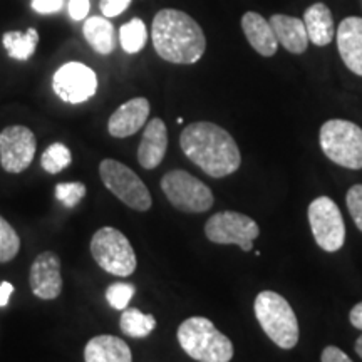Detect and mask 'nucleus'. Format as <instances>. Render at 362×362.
Here are the masks:
<instances>
[{
  "instance_id": "1",
  "label": "nucleus",
  "mask_w": 362,
  "mask_h": 362,
  "mask_svg": "<svg viewBox=\"0 0 362 362\" xmlns=\"http://www.w3.org/2000/svg\"><path fill=\"white\" fill-rule=\"evenodd\" d=\"M181 151L211 178H225L242 165L238 144L232 134L215 123L188 124L180 136Z\"/></svg>"
},
{
  "instance_id": "2",
  "label": "nucleus",
  "mask_w": 362,
  "mask_h": 362,
  "mask_svg": "<svg viewBox=\"0 0 362 362\" xmlns=\"http://www.w3.org/2000/svg\"><path fill=\"white\" fill-rule=\"evenodd\" d=\"M155 51L163 61L171 64H194L203 57L206 37L192 16L176 8H163L151 25Z\"/></svg>"
},
{
  "instance_id": "3",
  "label": "nucleus",
  "mask_w": 362,
  "mask_h": 362,
  "mask_svg": "<svg viewBox=\"0 0 362 362\" xmlns=\"http://www.w3.org/2000/svg\"><path fill=\"white\" fill-rule=\"evenodd\" d=\"M178 342L198 362H230L233 344L206 317H189L178 327Z\"/></svg>"
},
{
  "instance_id": "4",
  "label": "nucleus",
  "mask_w": 362,
  "mask_h": 362,
  "mask_svg": "<svg viewBox=\"0 0 362 362\" xmlns=\"http://www.w3.org/2000/svg\"><path fill=\"white\" fill-rule=\"evenodd\" d=\"M260 327L282 349H293L298 342V320L292 305L280 293L264 291L253 304Z\"/></svg>"
},
{
  "instance_id": "5",
  "label": "nucleus",
  "mask_w": 362,
  "mask_h": 362,
  "mask_svg": "<svg viewBox=\"0 0 362 362\" xmlns=\"http://www.w3.org/2000/svg\"><path fill=\"white\" fill-rule=\"evenodd\" d=\"M319 143L324 155L336 165L362 170V128L347 119H329L320 128Z\"/></svg>"
},
{
  "instance_id": "6",
  "label": "nucleus",
  "mask_w": 362,
  "mask_h": 362,
  "mask_svg": "<svg viewBox=\"0 0 362 362\" xmlns=\"http://www.w3.org/2000/svg\"><path fill=\"white\" fill-rule=\"evenodd\" d=\"M90 253L104 272L117 277H129L138 267L136 253L128 237L112 226H104L93 235Z\"/></svg>"
},
{
  "instance_id": "7",
  "label": "nucleus",
  "mask_w": 362,
  "mask_h": 362,
  "mask_svg": "<svg viewBox=\"0 0 362 362\" xmlns=\"http://www.w3.org/2000/svg\"><path fill=\"white\" fill-rule=\"evenodd\" d=\"M161 189L166 200L185 214H205L215 202L211 189L185 170L168 171L161 178Z\"/></svg>"
},
{
  "instance_id": "8",
  "label": "nucleus",
  "mask_w": 362,
  "mask_h": 362,
  "mask_svg": "<svg viewBox=\"0 0 362 362\" xmlns=\"http://www.w3.org/2000/svg\"><path fill=\"white\" fill-rule=\"evenodd\" d=\"M99 175L110 192L119 198L126 206L136 211H148L153 205L151 194L143 180L133 170L116 160H103Z\"/></svg>"
},
{
  "instance_id": "9",
  "label": "nucleus",
  "mask_w": 362,
  "mask_h": 362,
  "mask_svg": "<svg viewBox=\"0 0 362 362\" xmlns=\"http://www.w3.org/2000/svg\"><path fill=\"white\" fill-rule=\"evenodd\" d=\"M315 243L324 252H339L346 242V225L336 202L329 197H319L307 210Z\"/></svg>"
},
{
  "instance_id": "10",
  "label": "nucleus",
  "mask_w": 362,
  "mask_h": 362,
  "mask_svg": "<svg viewBox=\"0 0 362 362\" xmlns=\"http://www.w3.org/2000/svg\"><path fill=\"white\" fill-rule=\"evenodd\" d=\"M205 235L216 245H238L243 252H250L260 228L250 216L238 211H220L206 221Z\"/></svg>"
},
{
  "instance_id": "11",
  "label": "nucleus",
  "mask_w": 362,
  "mask_h": 362,
  "mask_svg": "<svg viewBox=\"0 0 362 362\" xmlns=\"http://www.w3.org/2000/svg\"><path fill=\"white\" fill-rule=\"evenodd\" d=\"M52 89L64 103H86L96 94L98 76L83 62H67L52 76Z\"/></svg>"
},
{
  "instance_id": "12",
  "label": "nucleus",
  "mask_w": 362,
  "mask_h": 362,
  "mask_svg": "<svg viewBox=\"0 0 362 362\" xmlns=\"http://www.w3.org/2000/svg\"><path fill=\"white\" fill-rule=\"evenodd\" d=\"M37 141L25 126H7L0 133V165L7 173H22L34 161Z\"/></svg>"
},
{
  "instance_id": "13",
  "label": "nucleus",
  "mask_w": 362,
  "mask_h": 362,
  "mask_svg": "<svg viewBox=\"0 0 362 362\" xmlns=\"http://www.w3.org/2000/svg\"><path fill=\"white\" fill-rule=\"evenodd\" d=\"M30 291L42 300H54L62 292L61 259L54 252H42L35 257L29 274Z\"/></svg>"
},
{
  "instance_id": "14",
  "label": "nucleus",
  "mask_w": 362,
  "mask_h": 362,
  "mask_svg": "<svg viewBox=\"0 0 362 362\" xmlns=\"http://www.w3.org/2000/svg\"><path fill=\"white\" fill-rule=\"evenodd\" d=\"M149 101L146 98H134L121 104L107 121V131L112 138H129L146 126Z\"/></svg>"
},
{
  "instance_id": "15",
  "label": "nucleus",
  "mask_w": 362,
  "mask_h": 362,
  "mask_svg": "<svg viewBox=\"0 0 362 362\" xmlns=\"http://www.w3.org/2000/svg\"><path fill=\"white\" fill-rule=\"evenodd\" d=\"M336 37L342 62L362 78V17H346L337 27Z\"/></svg>"
},
{
  "instance_id": "16",
  "label": "nucleus",
  "mask_w": 362,
  "mask_h": 362,
  "mask_svg": "<svg viewBox=\"0 0 362 362\" xmlns=\"http://www.w3.org/2000/svg\"><path fill=\"white\" fill-rule=\"evenodd\" d=\"M168 149V129L165 121L155 117L144 128L141 143L138 146V161L144 170H155L165 160Z\"/></svg>"
},
{
  "instance_id": "17",
  "label": "nucleus",
  "mask_w": 362,
  "mask_h": 362,
  "mask_svg": "<svg viewBox=\"0 0 362 362\" xmlns=\"http://www.w3.org/2000/svg\"><path fill=\"white\" fill-rule=\"evenodd\" d=\"M242 30L248 44L264 57H272L277 54L279 40L275 37L270 22L259 12H245L242 17Z\"/></svg>"
},
{
  "instance_id": "18",
  "label": "nucleus",
  "mask_w": 362,
  "mask_h": 362,
  "mask_svg": "<svg viewBox=\"0 0 362 362\" xmlns=\"http://www.w3.org/2000/svg\"><path fill=\"white\" fill-rule=\"evenodd\" d=\"M269 22L279 44H282L288 52L304 54L307 51L309 35H307L304 21L285 16V13H274Z\"/></svg>"
},
{
  "instance_id": "19",
  "label": "nucleus",
  "mask_w": 362,
  "mask_h": 362,
  "mask_svg": "<svg viewBox=\"0 0 362 362\" xmlns=\"http://www.w3.org/2000/svg\"><path fill=\"white\" fill-rule=\"evenodd\" d=\"M86 362H133L129 346L116 336H96L86 344Z\"/></svg>"
},
{
  "instance_id": "20",
  "label": "nucleus",
  "mask_w": 362,
  "mask_h": 362,
  "mask_svg": "<svg viewBox=\"0 0 362 362\" xmlns=\"http://www.w3.org/2000/svg\"><path fill=\"white\" fill-rule=\"evenodd\" d=\"M304 24L309 40L317 47H325L334 40L336 35V27L330 8L322 2L312 4L304 12Z\"/></svg>"
},
{
  "instance_id": "21",
  "label": "nucleus",
  "mask_w": 362,
  "mask_h": 362,
  "mask_svg": "<svg viewBox=\"0 0 362 362\" xmlns=\"http://www.w3.org/2000/svg\"><path fill=\"white\" fill-rule=\"evenodd\" d=\"M83 34L98 54L107 56L116 49V30L107 17L93 16L84 22Z\"/></svg>"
},
{
  "instance_id": "22",
  "label": "nucleus",
  "mask_w": 362,
  "mask_h": 362,
  "mask_svg": "<svg viewBox=\"0 0 362 362\" xmlns=\"http://www.w3.org/2000/svg\"><path fill=\"white\" fill-rule=\"evenodd\" d=\"M2 44L8 56L16 61H29L34 56L39 44V33L34 27H29L25 33L8 30L2 35Z\"/></svg>"
},
{
  "instance_id": "23",
  "label": "nucleus",
  "mask_w": 362,
  "mask_h": 362,
  "mask_svg": "<svg viewBox=\"0 0 362 362\" xmlns=\"http://www.w3.org/2000/svg\"><path fill=\"white\" fill-rule=\"evenodd\" d=\"M119 327L123 330L124 336L133 339H144L155 330L156 319L155 315L144 314V312L134 309V307H128L121 314Z\"/></svg>"
},
{
  "instance_id": "24",
  "label": "nucleus",
  "mask_w": 362,
  "mask_h": 362,
  "mask_svg": "<svg viewBox=\"0 0 362 362\" xmlns=\"http://www.w3.org/2000/svg\"><path fill=\"white\" fill-rule=\"evenodd\" d=\"M148 40L146 25L141 19H131L121 25L119 29V44L126 54H138L143 51Z\"/></svg>"
},
{
  "instance_id": "25",
  "label": "nucleus",
  "mask_w": 362,
  "mask_h": 362,
  "mask_svg": "<svg viewBox=\"0 0 362 362\" xmlns=\"http://www.w3.org/2000/svg\"><path fill=\"white\" fill-rule=\"evenodd\" d=\"M72 155L69 148L62 143H52L51 146L44 151L42 158H40V165L42 168L51 175L61 173L62 170H66L71 165Z\"/></svg>"
},
{
  "instance_id": "26",
  "label": "nucleus",
  "mask_w": 362,
  "mask_h": 362,
  "mask_svg": "<svg viewBox=\"0 0 362 362\" xmlns=\"http://www.w3.org/2000/svg\"><path fill=\"white\" fill-rule=\"evenodd\" d=\"M21 250V238L12 225L0 216V264L16 259Z\"/></svg>"
},
{
  "instance_id": "27",
  "label": "nucleus",
  "mask_w": 362,
  "mask_h": 362,
  "mask_svg": "<svg viewBox=\"0 0 362 362\" xmlns=\"http://www.w3.org/2000/svg\"><path fill=\"white\" fill-rule=\"evenodd\" d=\"M134 292L136 288L133 284H124V282L111 284L106 291V300L112 309L124 310L128 309L131 298L134 297Z\"/></svg>"
},
{
  "instance_id": "28",
  "label": "nucleus",
  "mask_w": 362,
  "mask_h": 362,
  "mask_svg": "<svg viewBox=\"0 0 362 362\" xmlns=\"http://www.w3.org/2000/svg\"><path fill=\"white\" fill-rule=\"evenodd\" d=\"M86 185L79 183V181H74V183H59L56 185V198L62 205L66 206H76L78 203L86 197Z\"/></svg>"
},
{
  "instance_id": "29",
  "label": "nucleus",
  "mask_w": 362,
  "mask_h": 362,
  "mask_svg": "<svg viewBox=\"0 0 362 362\" xmlns=\"http://www.w3.org/2000/svg\"><path fill=\"white\" fill-rule=\"evenodd\" d=\"M346 203L349 214L359 232H362V185H354L346 194Z\"/></svg>"
},
{
  "instance_id": "30",
  "label": "nucleus",
  "mask_w": 362,
  "mask_h": 362,
  "mask_svg": "<svg viewBox=\"0 0 362 362\" xmlns=\"http://www.w3.org/2000/svg\"><path fill=\"white\" fill-rule=\"evenodd\" d=\"M131 0H101L99 8L104 17H116L123 13L129 7Z\"/></svg>"
},
{
  "instance_id": "31",
  "label": "nucleus",
  "mask_w": 362,
  "mask_h": 362,
  "mask_svg": "<svg viewBox=\"0 0 362 362\" xmlns=\"http://www.w3.org/2000/svg\"><path fill=\"white\" fill-rule=\"evenodd\" d=\"M30 7L37 13H54L64 7V0H30Z\"/></svg>"
},
{
  "instance_id": "32",
  "label": "nucleus",
  "mask_w": 362,
  "mask_h": 362,
  "mask_svg": "<svg viewBox=\"0 0 362 362\" xmlns=\"http://www.w3.org/2000/svg\"><path fill=\"white\" fill-rule=\"evenodd\" d=\"M90 8L89 0H69V6H67V11H69V16L74 21H83L88 17Z\"/></svg>"
},
{
  "instance_id": "33",
  "label": "nucleus",
  "mask_w": 362,
  "mask_h": 362,
  "mask_svg": "<svg viewBox=\"0 0 362 362\" xmlns=\"http://www.w3.org/2000/svg\"><path fill=\"white\" fill-rule=\"evenodd\" d=\"M320 362H352V359L346 352L339 349L336 346H327L322 351V356H320Z\"/></svg>"
},
{
  "instance_id": "34",
  "label": "nucleus",
  "mask_w": 362,
  "mask_h": 362,
  "mask_svg": "<svg viewBox=\"0 0 362 362\" xmlns=\"http://www.w3.org/2000/svg\"><path fill=\"white\" fill-rule=\"evenodd\" d=\"M349 320L356 329L362 330V302L356 304L349 312Z\"/></svg>"
},
{
  "instance_id": "35",
  "label": "nucleus",
  "mask_w": 362,
  "mask_h": 362,
  "mask_svg": "<svg viewBox=\"0 0 362 362\" xmlns=\"http://www.w3.org/2000/svg\"><path fill=\"white\" fill-rule=\"evenodd\" d=\"M13 293V285L8 282L0 284V307H7L8 298Z\"/></svg>"
},
{
  "instance_id": "36",
  "label": "nucleus",
  "mask_w": 362,
  "mask_h": 362,
  "mask_svg": "<svg viewBox=\"0 0 362 362\" xmlns=\"http://www.w3.org/2000/svg\"><path fill=\"white\" fill-rule=\"evenodd\" d=\"M356 352H357V356L362 359V336L356 341Z\"/></svg>"
}]
</instances>
